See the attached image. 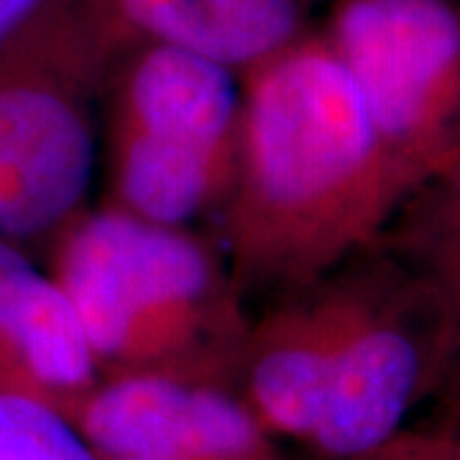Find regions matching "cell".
<instances>
[{"label":"cell","mask_w":460,"mask_h":460,"mask_svg":"<svg viewBox=\"0 0 460 460\" xmlns=\"http://www.w3.org/2000/svg\"><path fill=\"white\" fill-rule=\"evenodd\" d=\"M100 371L65 292L26 248L0 241V394L66 410Z\"/></svg>","instance_id":"obj_9"},{"label":"cell","mask_w":460,"mask_h":460,"mask_svg":"<svg viewBox=\"0 0 460 460\" xmlns=\"http://www.w3.org/2000/svg\"><path fill=\"white\" fill-rule=\"evenodd\" d=\"M57 0H0V49Z\"/></svg>","instance_id":"obj_12"},{"label":"cell","mask_w":460,"mask_h":460,"mask_svg":"<svg viewBox=\"0 0 460 460\" xmlns=\"http://www.w3.org/2000/svg\"><path fill=\"white\" fill-rule=\"evenodd\" d=\"M450 358H460V330L458 338H456V345H453V350H450Z\"/></svg>","instance_id":"obj_16"},{"label":"cell","mask_w":460,"mask_h":460,"mask_svg":"<svg viewBox=\"0 0 460 460\" xmlns=\"http://www.w3.org/2000/svg\"><path fill=\"white\" fill-rule=\"evenodd\" d=\"M115 460H281L277 453L263 456H174V458H115Z\"/></svg>","instance_id":"obj_15"},{"label":"cell","mask_w":460,"mask_h":460,"mask_svg":"<svg viewBox=\"0 0 460 460\" xmlns=\"http://www.w3.org/2000/svg\"><path fill=\"white\" fill-rule=\"evenodd\" d=\"M414 187L460 156V5L332 0L320 29Z\"/></svg>","instance_id":"obj_5"},{"label":"cell","mask_w":460,"mask_h":460,"mask_svg":"<svg viewBox=\"0 0 460 460\" xmlns=\"http://www.w3.org/2000/svg\"><path fill=\"white\" fill-rule=\"evenodd\" d=\"M356 460H417V458H414V453H411L410 445H407V440H404V435L399 432V435H394V438H392L386 445H381V447H376L374 453L361 456V458H356Z\"/></svg>","instance_id":"obj_14"},{"label":"cell","mask_w":460,"mask_h":460,"mask_svg":"<svg viewBox=\"0 0 460 460\" xmlns=\"http://www.w3.org/2000/svg\"><path fill=\"white\" fill-rule=\"evenodd\" d=\"M417 460H460V438H422V435H404Z\"/></svg>","instance_id":"obj_13"},{"label":"cell","mask_w":460,"mask_h":460,"mask_svg":"<svg viewBox=\"0 0 460 460\" xmlns=\"http://www.w3.org/2000/svg\"><path fill=\"white\" fill-rule=\"evenodd\" d=\"M458 330L425 281L378 243L368 248L361 302L307 447L328 460H356L389 443L435 363L450 358Z\"/></svg>","instance_id":"obj_6"},{"label":"cell","mask_w":460,"mask_h":460,"mask_svg":"<svg viewBox=\"0 0 460 460\" xmlns=\"http://www.w3.org/2000/svg\"><path fill=\"white\" fill-rule=\"evenodd\" d=\"M113 51L80 0H57L0 49V241L49 243L87 208Z\"/></svg>","instance_id":"obj_4"},{"label":"cell","mask_w":460,"mask_h":460,"mask_svg":"<svg viewBox=\"0 0 460 460\" xmlns=\"http://www.w3.org/2000/svg\"><path fill=\"white\" fill-rule=\"evenodd\" d=\"M238 133V75L174 47L120 49L100 93L102 205L190 228L228 195Z\"/></svg>","instance_id":"obj_3"},{"label":"cell","mask_w":460,"mask_h":460,"mask_svg":"<svg viewBox=\"0 0 460 460\" xmlns=\"http://www.w3.org/2000/svg\"><path fill=\"white\" fill-rule=\"evenodd\" d=\"M414 190L320 29L241 77L238 154L217 213L243 292H295L374 248Z\"/></svg>","instance_id":"obj_1"},{"label":"cell","mask_w":460,"mask_h":460,"mask_svg":"<svg viewBox=\"0 0 460 460\" xmlns=\"http://www.w3.org/2000/svg\"><path fill=\"white\" fill-rule=\"evenodd\" d=\"M102 41L192 51L243 77L310 31L305 0H80Z\"/></svg>","instance_id":"obj_8"},{"label":"cell","mask_w":460,"mask_h":460,"mask_svg":"<svg viewBox=\"0 0 460 460\" xmlns=\"http://www.w3.org/2000/svg\"><path fill=\"white\" fill-rule=\"evenodd\" d=\"M66 417L100 460L263 456L279 450L233 384L190 374L100 376L66 410Z\"/></svg>","instance_id":"obj_7"},{"label":"cell","mask_w":460,"mask_h":460,"mask_svg":"<svg viewBox=\"0 0 460 460\" xmlns=\"http://www.w3.org/2000/svg\"><path fill=\"white\" fill-rule=\"evenodd\" d=\"M378 243L425 281L460 325V156L404 199Z\"/></svg>","instance_id":"obj_10"},{"label":"cell","mask_w":460,"mask_h":460,"mask_svg":"<svg viewBox=\"0 0 460 460\" xmlns=\"http://www.w3.org/2000/svg\"><path fill=\"white\" fill-rule=\"evenodd\" d=\"M100 376L169 371L235 386L251 317L228 261L192 228L84 208L49 243Z\"/></svg>","instance_id":"obj_2"},{"label":"cell","mask_w":460,"mask_h":460,"mask_svg":"<svg viewBox=\"0 0 460 460\" xmlns=\"http://www.w3.org/2000/svg\"><path fill=\"white\" fill-rule=\"evenodd\" d=\"M0 460H100L65 411L31 396L0 394Z\"/></svg>","instance_id":"obj_11"}]
</instances>
